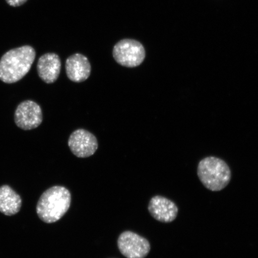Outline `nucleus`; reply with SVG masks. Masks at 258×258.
I'll return each instance as SVG.
<instances>
[{
    "label": "nucleus",
    "instance_id": "obj_2",
    "mask_svg": "<svg viewBox=\"0 0 258 258\" xmlns=\"http://www.w3.org/2000/svg\"><path fill=\"white\" fill-rule=\"evenodd\" d=\"M71 203L69 190L62 186H54L42 194L37 203V214L45 223H54L66 214Z\"/></svg>",
    "mask_w": 258,
    "mask_h": 258
},
{
    "label": "nucleus",
    "instance_id": "obj_8",
    "mask_svg": "<svg viewBox=\"0 0 258 258\" xmlns=\"http://www.w3.org/2000/svg\"><path fill=\"white\" fill-rule=\"evenodd\" d=\"M148 209L156 220L163 223H170L175 220L178 214V208L175 203L160 196L151 198Z\"/></svg>",
    "mask_w": 258,
    "mask_h": 258
},
{
    "label": "nucleus",
    "instance_id": "obj_6",
    "mask_svg": "<svg viewBox=\"0 0 258 258\" xmlns=\"http://www.w3.org/2000/svg\"><path fill=\"white\" fill-rule=\"evenodd\" d=\"M16 125L24 131L38 127L43 121V112L36 102L27 100L21 103L15 113Z\"/></svg>",
    "mask_w": 258,
    "mask_h": 258
},
{
    "label": "nucleus",
    "instance_id": "obj_11",
    "mask_svg": "<svg viewBox=\"0 0 258 258\" xmlns=\"http://www.w3.org/2000/svg\"><path fill=\"white\" fill-rule=\"evenodd\" d=\"M22 199L9 185L0 186V212L6 216H13L20 211Z\"/></svg>",
    "mask_w": 258,
    "mask_h": 258
},
{
    "label": "nucleus",
    "instance_id": "obj_4",
    "mask_svg": "<svg viewBox=\"0 0 258 258\" xmlns=\"http://www.w3.org/2000/svg\"><path fill=\"white\" fill-rule=\"evenodd\" d=\"M112 54L116 62L121 66L135 68L144 62L145 50L140 42L132 39H124L115 45Z\"/></svg>",
    "mask_w": 258,
    "mask_h": 258
},
{
    "label": "nucleus",
    "instance_id": "obj_1",
    "mask_svg": "<svg viewBox=\"0 0 258 258\" xmlns=\"http://www.w3.org/2000/svg\"><path fill=\"white\" fill-rule=\"evenodd\" d=\"M36 52L30 46H23L7 51L0 59V80L12 84L27 75L33 64Z\"/></svg>",
    "mask_w": 258,
    "mask_h": 258
},
{
    "label": "nucleus",
    "instance_id": "obj_9",
    "mask_svg": "<svg viewBox=\"0 0 258 258\" xmlns=\"http://www.w3.org/2000/svg\"><path fill=\"white\" fill-rule=\"evenodd\" d=\"M67 77L73 82H85L91 73V64L88 57L80 53L70 56L66 60Z\"/></svg>",
    "mask_w": 258,
    "mask_h": 258
},
{
    "label": "nucleus",
    "instance_id": "obj_12",
    "mask_svg": "<svg viewBox=\"0 0 258 258\" xmlns=\"http://www.w3.org/2000/svg\"><path fill=\"white\" fill-rule=\"evenodd\" d=\"M6 1L9 6L16 8L23 5L28 0H6Z\"/></svg>",
    "mask_w": 258,
    "mask_h": 258
},
{
    "label": "nucleus",
    "instance_id": "obj_5",
    "mask_svg": "<svg viewBox=\"0 0 258 258\" xmlns=\"http://www.w3.org/2000/svg\"><path fill=\"white\" fill-rule=\"evenodd\" d=\"M117 245L121 253L127 258H145L151 250L150 242L146 238L130 231L120 235Z\"/></svg>",
    "mask_w": 258,
    "mask_h": 258
},
{
    "label": "nucleus",
    "instance_id": "obj_3",
    "mask_svg": "<svg viewBox=\"0 0 258 258\" xmlns=\"http://www.w3.org/2000/svg\"><path fill=\"white\" fill-rule=\"evenodd\" d=\"M198 175L202 184L212 191H220L230 183L231 172L223 160L215 157L205 158L198 165Z\"/></svg>",
    "mask_w": 258,
    "mask_h": 258
},
{
    "label": "nucleus",
    "instance_id": "obj_7",
    "mask_svg": "<svg viewBox=\"0 0 258 258\" xmlns=\"http://www.w3.org/2000/svg\"><path fill=\"white\" fill-rule=\"evenodd\" d=\"M69 146L77 157L87 158L96 153L98 143L94 135L85 129L80 128L70 135Z\"/></svg>",
    "mask_w": 258,
    "mask_h": 258
},
{
    "label": "nucleus",
    "instance_id": "obj_10",
    "mask_svg": "<svg viewBox=\"0 0 258 258\" xmlns=\"http://www.w3.org/2000/svg\"><path fill=\"white\" fill-rule=\"evenodd\" d=\"M37 72L40 79L45 83L56 82L61 70V60L56 53H48L41 56L38 60Z\"/></svg>",
    "mask_w": 258,
    "mask_h": 258
}]
</instances>
